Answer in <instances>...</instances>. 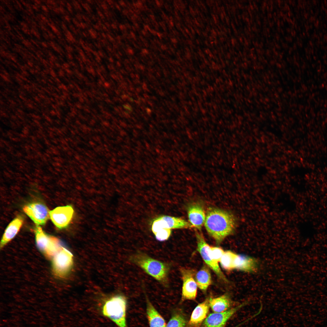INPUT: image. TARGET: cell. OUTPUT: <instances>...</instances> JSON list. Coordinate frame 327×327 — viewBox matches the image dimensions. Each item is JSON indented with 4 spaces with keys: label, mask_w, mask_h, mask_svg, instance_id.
<instances>
[{
    "label": "cell",
    "mask_w": 327,
    "mask_h": 327,
    "mask_svg": "<svg viewBox=\"0 0 327 327\" xmlns=\"http://www.w3.org/2000/svg\"><path fill=\"white\" fill-rule=\"evenodd\" d=\"M224 251L222 248L216 246L210 247V252L212 258L213 260L216 263L219 264L224 254Z\"/></svg>",
    "instance_id": "obj_21"
},
{
    "label": "cell",
    "mask_w": 327,
    "mask_h": 327,
    "mask_svg": "<svg viewBox=\"0 0 327 327\" xmlns=\"http://www.w3.org/2000/svg\"><path fill=\"white\" fill-rule=\"evenodd\" d=\"M257 266V262L254 259L246 255L236 254L234 263V269L253 272L256 270Z\"/></svg>",
    "instance_id": "obj_15"
},
{
    "label": "cell",
    "mask_w": 327,
    "mask_h": 327,
    "mask_svg": "<svg viewBox=\"0 0 327 327\" xmlns=\"http://www.w3.org/2000/svg\"><path fill=\"white\" fill-rule=\"evenodd\" d=\"M210 269L206 265H204L195 273L194 278L198 287L204 292H206L212 282Z\"/></svg>",
    "instance_id": "obj_16"
},
{
    "label": "cell",
    "mask_w": 327,
    "mask_h": 327,
    "mask_svg": "<svg viewBox=\"0 0 327 327\" xmlns=\"http://www.w3.org/2000/svg\"><path fill=\"white\" fill-rule=\"evenodd\" d=\"M171 230L169 229H161L154 234L155 238L160 241L167 240L171 234Z\"/></svg>",
    "instance_id": "obj_22"
},
{
    "label": "cell",
    "mask_w": 327,
    "mask_h": 327,
    "mask_svg": "<svg viewBox=\"0 0 327 327\" xmlns=\"http://www.w3.org/2000/svg\"><path fill=\"white\" fill-rule=\"evenodd\" d=\"M183 282L181 299L185 300L195 299L198 286L194 278L195 271L184 267L180 268Z\"/></svg>",
    "instance_id": "obj_7"
},
{
    "label": "cell",
    "mask_w": 327,
    "mask_h": 327,
    "mask_svg": "<svg viewBox=\"0 0 327 327\" xmlns=\"http://www.w3.org/2000/svg\"><path fill=\"white\" fill-rule=\"evenodd\" d=\"M144 96L147 99L149 98V96L147 94H144Z\"/></svg>",
    "instance_id": "obj_24"
},
{
    "label": "cell",
    "mask_w": 327,
    "mask_h": 327,
    "mask_svg": "<svg viewBox=\"0 0 327 327\" xmlns=\"http://www.w3.org/2000/svg\"><path fill=\"white\" fill-rule=\"evenodd\" d=\"M36 244L38 249L47 258H52L64 246L57 238L46 233L39 226L35 229Z\"/></svg>",
    "instance_id": "obj_4"
},
{
    "label": "cell",
    "mask_w": 327,
    "mask_h": 327,
    "mask_svg": "<svg viewBox=\"0 0 327 327\" xmlns=\"http://www.w3.org/2000/svg\"><path fill=\"white\" fill-rule=\"evenodd\" d=\"M204 225L208 234L217 243H220L234 232L237 221L232 213L219 209L211 208L206 214Z\"/></svg>",
    "instance_id": "obj_1"
},
{
    "label": "cell",
    "mask_w": 327,
    "mask_h": 327,
    "mask_svg": "<svg viewBox=\"0 0 327 327\" xmlns=\"http://www.w3.org/2000/svg\"><path fill=\"white\" fill-rule=\"evenodd\" d=\"M23 210L37 225H45L50 217V211L48 208L40 202H34L27 204L24 206Z\"/></svg>",
    "instance_id": "obj_9"
},
{
    "label": "cell",
    "mask_w": 327,
    "mask_h": 327,
    "mask_svg": "<svg viewBox=\"0 0 327 327\" xmlns=\"http://www.w3.org/2000/svg\"><path fill=\"white\" fill-rule=\"evenodd\" d=\"M137 92H140L141 91V89H140L139 88H137Z\"/></svg>",
    "instance_id": "obj_26"
},
{
    "label": "cell",
    "mask_w": 327,
    "mask_h": 327,
    "mask_svg": "<svg viewBox=\"0 0 327 327\" xmlns=\"http://www.w3.org/2000/svg\"><path fill=\"white\" fill-rule=\"evenodd\" d=\"M241 307L239 306L223 312L210 314L204 321L202 327H225L228 320Z\"/></svg>",
    "instance_id": "obj_11"
},
{
    "label": "cell",
    "mask_w": 327,
    "mask_h": 327,
    "mask_svg": "<svg viewBox=\"0 0 327 327\" xmlns=\"http://www.w3.org/2000/svg\"><path fill=\"white\" fill-rule=\"evenodd\" d=\"M210 308L209 299L199 304L193 310L188 322L191 327L200 324L206 318Z\"/></svg>",
    "instance_id": "obj_13"
},
{
    "label": "cell",
    "mask_w": 327,
    "mask_h": 327,
    "mask_svg": "<svg viewBox=\"0 0 327 327\" xmlns=\"http://www.w3.org/2000/svg\"><path fill=\"white\" fill-rule=\"evenodd\" d=\"M186 323V319L182 315L176 313L172 316L166 327H185Z\"/></svg>",
    "instance_id": "obj_20"
},
{
    "label": "cell",
    "mask_w": 327,
    "mask_h": 327,
    "mask_svg": "<svg viewBox=\"0 0 327 327\" xmlns=\"http://www.w3.org/2000/svg\"><path fill=\"white\" fill-rule=\"evenodd\" d=\"M74 210L71 206L58 207L50 212V216L54 224L58 228L67 227L71 221Z\"/></svg>",
    "instance_id": "obj_10"
},
{
    "label": "cell",
    "mask_w": 327,
    "mask_h": 327,
    "mask_svg": "<svg viewBox=\"0 0 327 327\" xmlns=\"http://www.w3.org/2000/svg\"><path fill=\"white\" fill-rule=\"evenodd\" d=\"M148 103L149 104H150V106H153V103L152 102H151L150 101H148Z\"/></svg>",
    "instance_id": "obj_25"
},
{
    "label": "cell",
    "mask_w": 327,
    "mask_h": 327,
    "mask_svg": "<svg viewBox=\"0 0 327 327\" xmlns=\"http://www.w3.org/2000/svg\"><path fill=\"white\" fill-rule=\"evenodd\" d=\"M24 218L19 215L13 220L5 229L0 243L1 248L12 240L19 231L24 222Z\"/></svg>",
    "instance_id": "obj_14"
},
{
    "label": "cell",
    "mask_w": 327,
    "mask_h": 327,
    "mask_svg": "<svg viewBox=\"0 0 327 327\" xmlns=\"http://www.w3.org/2000/svg\"><path fill=\"white\" fill-rule=\"evenodd\" d=\"M196 236L197 250L206 265L213 271L220 279L226 282H228V280L220 269L219 264L216 263L212 258L211 246L206 242L201 233L196 232Z\"/></svg>",
    "instance_id": "obj_6"
},
{
    "label": "cell",
    "mask_w": 327,
    "mask_h": 327,
    "mask_svg": "<svg viewBox=\"0 0 327 327\" xmlns=\"http://www.w3.org/2000/svg\"><path fill=\"white\" fill-rule=\"evenodd\" d=\"M130 260L163 286L169 287V275L171 263L154 259L140 250L131 255Z\"/></svg>",
    "instance_id": "obj_2"
},
{
    "label": "cell",
    "mask_w": 327,
    "mask_h": 327,
    "mask_svg": "<svg viewBox=\"0 0 327 327\" xmlns=\"http://www.w3.org/2000/svg\"><path fill=\"white\" fill-rule=\"evenodd\" d=\"M136 76H138V75H136ZM137 78H138H138H139V76H138V78H137Z\"/></svg>",
    "instance_id": "obj_27"
},
{
    "label": "cell",
    "mask_w": 327,
    "mask_h": 327,
    "mask_svg": "<svg viewBox=\"0 0 327 327\" xmlns=\"http://www.w3.org/2000/svg\"><path fill=\"white\" fill-rule=\"evenodd\" d=\"M192 227L189 222L181 218L168 216H160L153 220L151 230L155 234L163 229H177Z\"/></svg>",
    "instance_id": "obj_8"
},
{
    "label": "cell",
    "mask_w": 327,
    "mask_h": 327,
    "mask_svg": "<svg viewBox=\"0 0 327 327\" xmlns=\"http://www.w3.org/2000/svg\"><path fill=\"white\" fill-rule=\"evenodd\" d=\"M51 260L54 273L60 277H63L67 275L73 266V255L64 246Z\"/></svg>",
    "instance_id": "obj_5"
},
{
    "label": "cell",
    "mask_w": 327,
    "mask_h": 327,
    "mask_svg": "<svg viewBox=\"0 0 327 327\" xmlns=\"http://www.w3.org/2000/svg\"><path fill=\"white\" fill-rule=\"evenodd\" d=\"M210 307L214 312H221L229 309L231 304L229 296L224 294L219 297L209 299Z\"/></svg>",
    "instance_id": "obj_18"
},
{
    "label": "cell",
    "mask_w": 327,
    "mask_h": 327,
    "mask_svg": "<svg viewBox=\"0 0 327 327\" xmlns=\"http://www.w3.org/2000/svg\"><path fill=\"white\" fill-rule=\"evenodd\" d=\"M146 111L147 113L148 114H150L151 112L150 110L148 108H147L146 109Z\"/></svg>",
    "instance_id": "obj_23"
},
{
    "label": "cell",
    "mask_w": 327,
    "mask_h": 327,
    "mask_svg": "<svg viewBox=\"0 0 327 327\" xmlns=\"http://www.w3.org/2000/svg\"><path fill=\"white\" fill-rule=\"evenodd\" d=\"M187 212L189 223L192 227L200 229L206 216L202 206L198 203H191L188 206Z\"/></svg>",
    "instance_id": "obj_12"
},
{
    "label": "cell",
    "mask_w": 327,
    "mask_h": 327,
    "mask_svg": "<svg viewBox=\"0 0 327 327\" xmlns=\"http://www.w3.org/2000/svg\"><path fill=\"white\" fill-rule=\"evenodd\" d=\"M147 313L150 327H166L163 318L159 313L146 295Z\"/></svg>",
    "instance_id": "obj_17"
},
{
    "label": "cell",
    "mask_w": 327,
    "mask_h": 327,
    "mask_svg": "<svg viewBox=\"0 0 327 327\" xmlns=\"http://www.w3.org/2000/svg\"><path fill=\"white\" fill-rule=\"evenodd\" d=\"M127 303L124 296H114L105 302L102 308V313L119 327H127L126 319Z\"/></svg>",
    "instance_id": "obj_3"
},
{
    "label": "cell",
    "mask_w": 327,
    "mask_h": 327,
    "mask_svg": "<svg viewBox=\"0 0 327 327\" xmlns=\"http://www.w3.org/2000/svg\"><path fill=\"white\" fill-rule=\"evenodd\" d=\"M236 254L230 250L225 251L220 262L221 267L228 271L234 269V263Z\"/></svg>",
    "instance_id": "obj_19"
}]
</instances>
